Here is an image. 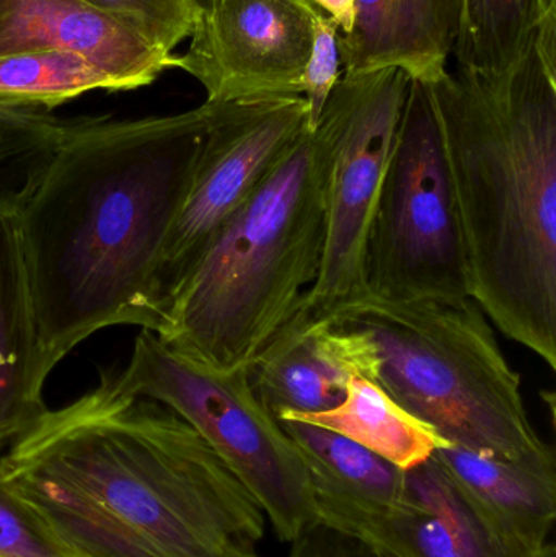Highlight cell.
Masks as SVG:
<instances>
[{
    "mask_svg": "<svg viewBox=\"0 0 556 557\" xmlns=\"http://www.w3.org/2000/svg\"><path fill=\"white\" fill-rule=\"evenodd\" d=\"M228 107L205 101L166 116L65 121L7 193L46 380L98 331L159 330L166 242Z\"/></svg>",
    "mask_w": 556,
    "mask_h": 557,
    "instance_id": "obj_1",
    "label": "cell"
},
{
    "mask_svg": "<svg viewBox=\"0 0 556 557\" xmlns=\"http://www.w3.org/2000/svg\"><path fill=\"white\" fill-rule=\"evenodd\" d=\"M0 487L67 557H260L267 529L211 445L110 372L0 451Z\"/></svg>",
    "mask_w": 556,
    "mask_h": 557,
    "instance_id": "obj_2",
    "label": "cell"
},
{
    "mask_svg": "<svg viewBox=\"0 0 556 557\" xmlns=\"http://www.w3.org/2000/svg\"><path fill=\"white\" fill-rule=\"evenodd\" d=\"M436 104L470 297L556 370V69L532 41L506 74L447 72Z\"/></svg>",
    "mask_w": 556,
    "mask_h": 557,
    "instance_id": "obj_3",
    "label": "cell"
},
{
    "mask_svg": "<svg viewBox=\"0 0 556 557\" xmlns=\"http://www.w3.org/2000/svg\"><path fill=\"white\" fill-rule=\"evenodd\" d=\"M338 116L326 100L170 292L157 336L219 372L248 370L319 276Z\"/></svg>",
    "mask_w": 556,
    "mask_h": 557,
    "instance_id": "obj_4",
    "label": "cell"
},
{
    "mask_svg": "<svg viewBox=\"0 0 556 557\" xmlns=\"http://www.w3.org/2000/svg\"><path fill=\"white\" fill-rule=\"evenodd\" d=\"M333 320L371 337L375 382L444 444L512 461L554 451L539 437L521 375L472 297L397 301L368 295Z\"/></svg>",
    "mask_w": 556,
    "mask_h": 557,
    "instance_id": "obj_5",
    "label": "cell"
},
{
    "mask_svg": "<svg viewBox=\"0 0 556 557\" xmlns=\"http://www.w3.org/2000/svg\"><path fill=\"white\" fill-rule=\"evenodd\" d=\"M110 373L124 393L160 403L191 425L247 487L281 542L319 523L306 461L255 395L248 370L209 369L140 330L126 366Z\"/></svg>",
    "mask_w": 556,
    "mask_h": 557,
    "instance_id": "obj_6",
    "label": "cell"
},
{
    "mask_svg": "<svg viewBox=\"0 0 556 557\" xmlns=\"http://www.w3.org/2000/svg\"><path fill=\"white\" fill-rule=\"evenodd\" d=\"M366 287L384 300L470 297L466 244L430 85L410 81L366 248Z\"/></svg>",
    "mask_w": 556,
    "mask_h": 557,
    "instance_id": "obj_7",
    "label": "cell"
},
{
    "mask_svg": "<svg viewBox=\"0 0 556 557\" xmlns=\"http://www.w3.org/2000/svg\"><path fill=\"white\" fill-rule=\"evenodd\" d=\"M411 78L400 69L343 74L329 100L338 116L319 276L283 330L333 320L368 297L366 248Z\"/></svg>",
    "mask_w": 556,
    "mask_h": 557,
    "instance_id": "obj_8",
    "label": "cell"
},
{
    "mask_svg": "<svg viewBox=\"0 0 556 557\" xmlns=\"http://www.w3.org/2000/svg\"><path fill=\"white\" fill-rule=\"evenodd\" d=\"M306 127L309 111L300 95L231 103L206 139L166 242L160 268L163 304Z\"/></svg>",
    "mask_w": 556,
    "mask_h": 557,
    "instance_id": "obj_9",
    "label": "cell"
},
{
    "mask_svg": "<svg viewBox=\"0 0 556 557\" xmlns=\"http://www.w3.org/2000/svg\"><path fill=\"white\" fill-rule=\"evenodd\" d=\"M317 9L312 0H218L173 69L196 78L212 103L302 97Z\"/></svg>",
    "mask_w": 556,
    "mask_h": 557,
    "instance_id": "obj_10",
    "label": "cell"
},
{
    "mask_svg": "<svg viewBox=\"0 0 556 557\" xmlns=\"http://www.w3.org/2000/svg\"><path fill=\"white\" fill-rule=\"evenodd\" d=\"M317 519L394 557H555L503 536L431 457L405 471L404 500L358 503L313 491Z\"/></svg>",
    "mask_w": 556,
    "mask_h": 557,
    "instance_id": "obj_11",
    "label": "cell"
},
{
    "mask_svg": "<svg viewBox=\"0 0 556 557\" xmlns=\"http://www.w3.org/2000/svg\"><path fill=\"white\" fill-rule=\"evenodd\" d=\"M378 369L368 334L325 320L281 330L251 363L248 379L261 405L280 419L335 408L355 376L375 382Z\"/></svg>",
    "mask_w": 556,
    "mask_h": 557,
    "instance_id": "obj_12",
    "label": "cell"
},
{
    "mask_svg": "<svg viewBox=\"0 0 556 557\" xmlns=\"http://www.w3.org/2000/svg\"><path fill=\"white\" fill-rule=\"evenodd\" d=\"M29 51L82 55L118 91L147 87L175 58L82 0H0V55Z\"/></svg>",
    "mask_w": 556,
    "mask_h": 557,
    "instance_id": "obj_13",
    "label": "cell"
},
{
    "mask_svg": "<svg viewBox=\"0 0 556 557\" xmlns=\"http://www.w3.org/2000/svg\"><path fill=\"white\" fill-rule=\"evenodd\" d=\"M464 0H355L348 32H338L343 74L400 69L433 84L447 74Z\"/></svg>",
    "mask_w": 556,
    "mask_h": 557,
    "instance_id": "obj_14",
    "label": "cell"
},
{
    "mask_svg": "<svg viewBox=\"0 0 556 557\" xmlns=\"http://www.w3.org/2000/svg\"><path fill=\"white\" fill-rule=\"evenodd\" d=\"M433 457L503 536L532 552L555 549V451L512 461L441 444Z\"/></svg>",
    "mask_w": 556,
    "mask_h": 557,
    "instance_id": "obj_15",
    "label": "cell"
},
{
    "mask_svg": "<svg viewBox=\"0 0 556 557\" xmlns=\"http://www.w3.org/2000/svg\"><path fill=\"white\" fill-rule=\"evenodd\" d=\"M46 382L18 232L7 201L0 206V451L48 409Z\"/></svg>",
    "mask_w": 556,
    "mask_h": 557,
    "instance_id": "obj_16",
    "label": "cell"
},
{
    "mask_svg": "<svg viewBox=\"0 0 556 557\" xmlns=\"http://www.w3.org/2000/svg\"><path fill=\"white\" fill-rule=\"evenodd\" d=\"M338 432L401 470H411L433 457L444 444L423 422L405 411L379 383L355 376L345 399L329 411L286 414ZM277 419V421H280Z\"/></svg>",
    "mask_w": 556,
    "mask_h": 557,
    "instance_id": "obj_17",
    "label": "cell"
},
{
    "mask_svg": "<svg viewBox=\"0 0 556 557\" xmlns=\"http://www.w3.org/2000/svg\"><path fill=\"white\" fill-rule=\"evenodd\" d=\"M280 424L299 448L313 491L379 506L404 500L407 470L330 429L296 419H280Z\"/></svg>",
    "mask_w": 556,
    "mask_h": 557,
    "instance_id": "obj_18",
    "label": "cell"
},
{
    "mask_svg": "<svg viewBox=\"0 0 556 557\" xmlns=\"http://www.w3.org/2000/svg\"><path fill=\"white\" fill-rule=\"evenodd\" d=\"M556 0H464L454 55L459 69L482 78L511 71L534 41L535 29Z\"/></svg>",
    "mask_w": 556,
    "mask_h": 557,
    "instance_id": "obj_19",
    "label": "cell"
},
{
    "mask_svg": "<svg viewBox=\"0 0 556 557\" xmlns=\"http://www.w3.org/2000/svg\"><path fill=\"white\" fill-rule=\"evenodd\" d=\"M118 91L100 69L74 52L0 55V107L49 111L90 91Z\"/></svg>",
    "mask_w": 556,
    "mask_h": 557,
    "instance_id": "obj_20",
    "label": "cell"
},
{
    "mask_svg": "<svg viewBox=\"0 0 556 557\" xmlns=\"http://www.w3.org/2000/svg\"><path fill=\"white\" fill-rule=\"evenodd\" d=\"M107 13L116 22L156 46L173 54L178 45L191 36L199 10L195 0H82Z\"/></svg>",
    "mask_w": 556,
    "mask_h": 557,
    "instance_id": "obj_21",
    "label": "cell"
},
{
    "mask_svg": "<svg viewBox=\"0 0 556 557\" xmlns=\"http://www.w3.org/2000/svg\"><path fill=\"white\" fill-rule=\"evenodd\" d=\"M64 123L49 111L0 107V169H26L54 143Z\"/></svg>",
    "mask_w": 556,
    "mask_h": 557,
    "instance_id": "obj_22",
    "label": "cell"
},
{
    "mask_svg": "<svg viewBox=\"0 0 556 557\" xmlns=\"http://www.w3.org/2000/svg\"><path fill=\"white\" fill-rule=\"evenodd\" d=\"M338 25L322 9L313 15V48L304 75V100L309 111V127L319 123L320 114L332 94L336 82L342 77V59L338 48Z\"/></svg>",
    "mask_w": 556,
    "mask_h": 557,
    "instance_id": "obj_23",
    "label": "cell"
},
{
    "mask_svg": "<svg viewBox=\"0 0 556 557\" xmlns=\"http://www.w3.org/2000/svg\"><path fill=\"white\" fill-rule=\"evenodd\" d=\"M0 557H67L0 487Z\"/></svg>",
    "mask_w": 556,
    "mask_h": 557,
    "instance_id": "obj_24",
    "label": "cell"
},
{
    "mask_svg": "<svg viewBox=\"0 0 556 557\" xmlns=\"http://www.w3.org/2000/svg\"><path fill=\"white\" fill-rule=\"evenodd\" d=\"M286 557H394L356 536L316 523L291 542Z\"/></svg>",
    "mask_w": 556,
    "mask_h": 557,
    "instance_id": "obj_25",
    "label": "cell"
},
{
    "mask_svg": "<svg viewBox=\"0 0 556 557\" xmlns=\"http://www.w3.org/2000/svg\"><path fill=\"white\" fill-rule=\"evenodd\" d=\"M338 25L339 33L348 32L355 13V0H312Z\"/></svg>",
    "mask_w": 556,
    "mask_h": 557,
    "instance_id": "obj_26",
    "label": "cell"
},
{
    "mask_svg": "<svg viewBox=\"0 0 556 557\" xmlns=\"http://www.w3.org/2000/svg\"><path fill=\"white\" fill-rule=\"evenodd\" d=\"M215 2H218V0H195L196 7H198L199 10V15H201V13L209 12V10L215 5Z\"/></svg>",
    "mask_w": 556,
    "mask_h": 557,
    "instance_id": "obj_27",
    "label": "cell"
},
{
    "mask_svg": "<svg viewBox=\"0 0 556 557\" xmlns=\"http://www.w3.org/2000/svg\"><path fill=\"white\" fill-rule=\"evenodd\" d=\"M7 202V193L3 191L2 188H0V206L5 205Z\"/></svg>",
    "mask_w": 556,
    "mask_h": 557,
    "instance_id": "obj_28",
    "label": "cell"
}]
</instances>
